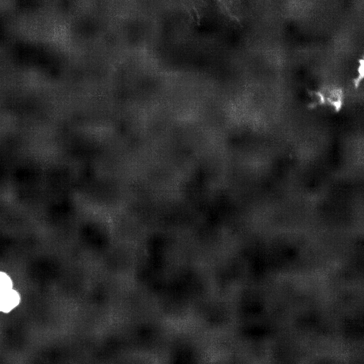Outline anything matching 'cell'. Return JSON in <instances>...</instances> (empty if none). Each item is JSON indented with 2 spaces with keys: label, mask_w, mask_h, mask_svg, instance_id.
Instances as JSON below:
<instances>
[{
  "label": "cell",
  "mask_w": 364,
  "mask_h": 364,
  "mask_svg": "<svg viewBox=\"0 0 364 364\" xmlns=\"http://www.w3.org/2000/svg\"><path fill=\"white\" fill-rule=\"evenodd\" d=\"M20 296L13 289L0 291V311L8 312L20 302Z\"/></svg>",
  "instance_id": "cell-1"
},
{
  "label": "cell",
  "mask_w": 364,
  "mask_h": 364,
  "mask_svg": "<svg viewBox=\"0 0 364 364\" xmlns=\"http://www.w3.org/2000/svg\"><path fill=\"white\" fill-rule=\"evenodd\" d=\"M13 289V283L10 277L5 272L0 271V291Z\"/></svg>",
  "instance_id": "cell-2"
},
{
  "label": "cell",
  "mask_w": 364,
  "mask_h": 364,
  "mask_svg": "<svg viewBox=\"0 0 364 364\" xmlns=\"http://www.w3.org/2000/svg\"><path fill=\"white\" fill-rule=\"evenodd\" d=\"M189 10L194 20L197 23H199L198 16L195 9L194 7H191L190 8Z\"/></svg>",
  "instance_id": "cell-3"
}]
</instances>
